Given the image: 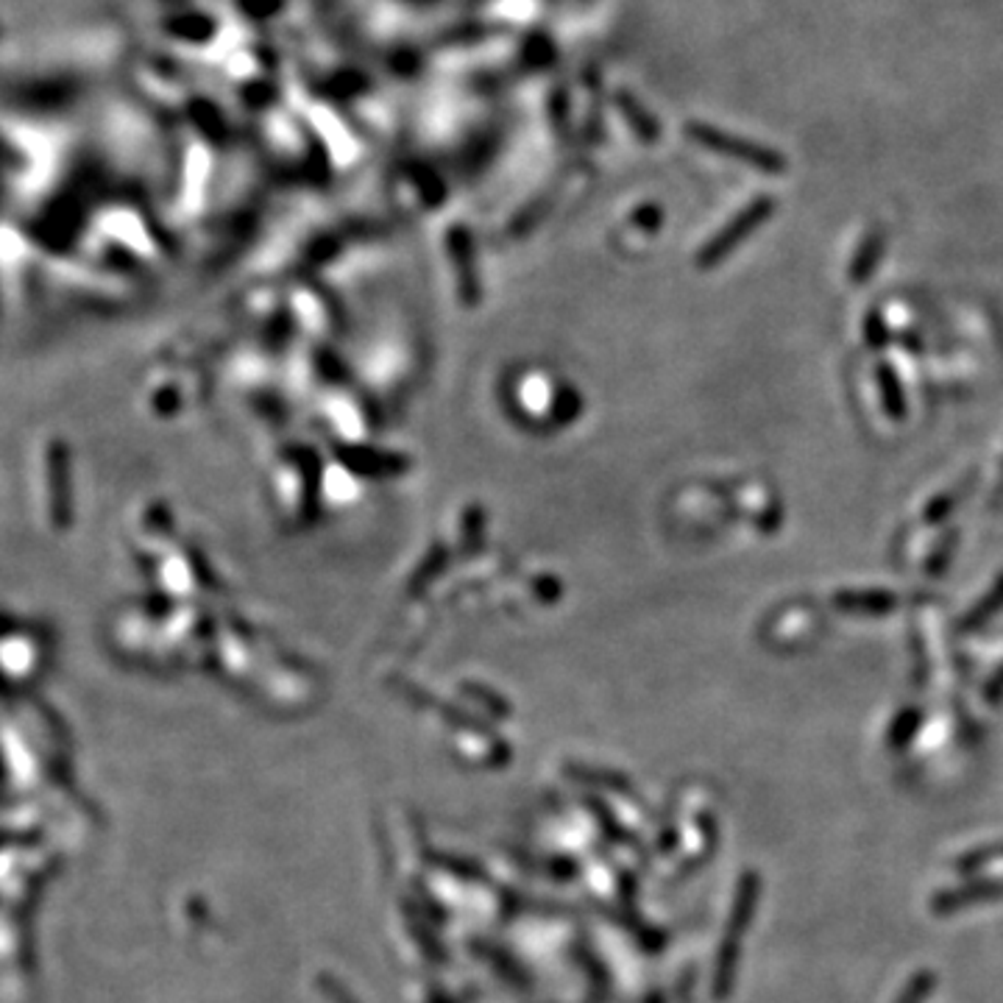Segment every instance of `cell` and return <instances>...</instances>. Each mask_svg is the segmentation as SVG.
I'll list each match as a JSON object with an SVG mask.
<instances>
[{"label": "cell", "mask_w": 1003, "mask_h": 1003, "mask_svg": "<svg viewBox=\"0 0 1003 1003\" xmlns=\"http://www.w3.org/2000/svg\"><path fill=\"white\" fill-rule=\"evenodd\" d=\"M770 209H772L770 198H761L759 204H752V207L747 209V213L741 215L739 220H734V223L727 226L725 232H722L720 238H716V243H711L709 254H705V263H711V259H720L722 254H725V251L734 249V245L739 243V240L745 238V234H750L752 229H756V226H759L761 220H764L766 215H770Z\"/></svg>", "instance_id": "cell-1"}, {"label": "cell", "mask_w": 1003, "mask_h": 1003, "mask_svg": "<svg viewBox=\"0 0 1003 1003\" xmlns=\"http://www.w3.org/2000/svg\"><path fill=\"white\" fill-rule=\"evenodd\" d=\"M836 608L859 611V614H884L897 608V596L886 591H842L836 594Z\"/></svg>", "instance_id": "cell-2"}, {"label": "cell", "mask_w": 1003, "mask_h": 1003, "mask_svg": "<svg viewBox=\"0 0 1003 1003\" xmlns=\"http://www.w3.org/2000/svg\"><path fill=\"white\" fill-rule=\"evenodd\" d=\"M881 254H884V232L867 234L865 243L859 245V251H856V257H853L850 263V282L865 285L867 279H872Z\"/></svg>", "instance_id": "cell-3"}, {"label": "cell", "mask_w": 1003, "mask_h": 1003, "mask_svg": "<svg viewBox=\"0 0 1003 1003\" xmlns=\"http://www.w3.org/2000/svg\"><path fill=\"white\" fill-rule=\"evenodd\" d=\"M878 376V388H881V401H884V410L892 415L895 421L906 419V399H903L901 383H897L895 371L890 365H878L875 368Z\"/></svg>", "instance_id": "cell-4"}, {"label": "cell", "mask_w": 1003, "mask_h": 1003, "mask_svg": "<svg viewBox=\"0 0 1003 1003\" xmlns=\"http://www.w3.org/2000/svg\"><path fill=\"white\" fill-rule=\"evenodd\" d=\"M1001 608H1003V575L998 577V583L992 585L990 594H987L984 600L978 602L976 608H972L970 614L965 616V627H967V630H970V627L984 625V621L990 619V616H995Z\"/></svg>", "instance_id": "cell-5"}, {"label": "cell", "mask_w": 1003, "mask_h": 1003, "mask_svg": "<svg viewBox=\"0 0 1003 1003\" xmlns=\"http://www.w3.org/2000/svg\"><path fill=\"white\" fill-rule=\"evenodd\" d=\"M865 335H867V343H870L872 349H881V346H886V340H890V329H886L884 318H881L878 310H872V313L867 315Z\"/></svg>", "instance_id": "cell-6"}, {"label": "cell", "mask_w": 1003, "mask_h": 1003, "mask_svg": "<svg viewBox=\"0 0 1003 1003\" xmlns=\"http://www.w3.org/2000/svg\"><path fill=\"white\" fill-rule=\"evenodd\" d=\"M956 541H959V533H956V530H951V533H947V539L940 544V549H934L931 560H928V575H940V571L945 569L947 560H951V555H953V549H956Z\"/></svg>", "instance_id": "cell-7"}, {"label": "cell", "mask_w": 1003, "mask_h": 1003, "mask_svg": "<svg viewBox=\"0 0 1003 1003\" xmlns=\"http://www.w3.org/2000/svg\"><path fill=\"white\" fill-rule=\"evenodd\" d=\"M956 499H959V496L947 494V496H940V499L931 502V505L926 508V521H928V524H936V521L945 519V516L953 510V505H956Z\"/></svg>", "instance_id": "cell-8"}, {"label": "cell", "mask_w": 1003, "mask_h": 1003, "mask_svg": "<svg viewBox=\"0 0 1003 1003\" xmlns=\"http://www.w3.org/2000/svg\"><path fill=\"white\" fill-rule=\"evenodd\" d=\"M998 496H1003V483H1001V488H998Z\"/></svg>", "instance_id": "cell-9"}]
</instances>
